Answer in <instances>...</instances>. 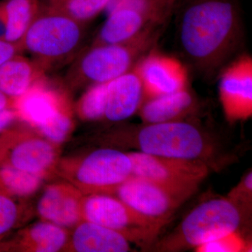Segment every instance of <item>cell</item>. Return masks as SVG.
I'll use <instances>...</instances> for the list:
<instances>
[{"label": "cell", "mask_w": 252, "mask_h": 252, "mask_svg": "<svg viewBox=\"0 0 252 252\" xmlns=\"http://www.w3.org/2000/svg\"><path fill=\"white\" fill-rule=\"evenodd\" d=\"M177 24L181 54L207 79L220 74L243 44V19L236 0H183Z\"/></svg>", "instance_id": "6da1fadb"}, {"label": "cell", "mask_w": 252, "mask_h": 252, "mask_svg": "<svg viewBox=\"0 0 252 252\" xmlns=\"http://www.w3.org/2000/svg\"><path fill=\"white\" fill-rule=\"evenodd\" d=\"M127 143L137 152L156 157L202 160L211 163L216 147L200 126L190 122L143 124L126 132Z\"/></svg>", "instance_id": "7a4b0ae2"}, {"label": "cell", "mask_w": 252, "mask_h": 252, "mask_svg": "<svg viewBox=\"0 0 252 252\" xmlns=\"http://www.w3.org/2000/svg\"><path fill=\"white\" fill-rule=\"evenodd\" d=\"M243 214L228 199L206 200L189 212L170 235L153 248L158 252H178L195 248L238 230Z\"/></svg>", "instance_id": "3957f363"}, {"label": "cell", "mask_w": 252, "mask_h": 252, "mask_svg": "<svg viewBox=\"0 0 252 252\" xmlns=\"http://www.w3.org/2000/svg\"><path fill=\"white\" fill-rule=\"evenodd\" d=\"M81 217L119 232L143 249L153 246L163 227L107 193H94L81 200Z\"/></svg>", "instance_id": "277c9868"}, {"label": "cell", "mask_w": 252, "mask_h": 252, "mask_svg": "<svg viewBox=\"0 0 252 252\" xmlns=\"http://www.w3.org/2000/svg\"><path fill=\"white\" fill-rule=\"evenodd\" d=\"M102 193H116L118 199L134 211L163 226L180 205L193 194L132 175Z\"/></svg>", "instance_id": "5b68a950"}, {"label": "cell", "mask_w": 252, "mask_h": 252, "mask_svg": "<svg viewBox=\"0 0 252 252\" xmlns=\"http://www.w3.org/2000/svg\"><path fill=\"white\" fill-rule=\"evenodd\" d=\"M132 176L143 177L171 188L195 193L210 167L199 160L156 157L140 152L127 153Z\"/></svg>", "instance_id": "8992f818"}, {"label": "cell", "mask_w": 252, "mask_h": 252, "mask_svg": "<svg viewBox=\"0 0 252 252\" xmlns=\"http://www.w3.org/2000/svg\"><path fill=\"white\" fill-rule=\"evenodd\" d=\"M80 36L75 20L66 14H50L38 18L29 26L25 34V44L34 54L57 58L72 51Z\"/></svg>", "instance_id": "52a82bcc"}, {"label": "cell", "mask_w": 252, "mask_h": 252, "mask_svg": "<svg viewBox=\"0 0 252 252\" xmlns=\"http://www.w3.org/2000/svg\"><path fill=\"white\" fill-rule=\"evenodd\" d=\"M219 94L228 122L248 120L252 116V59L243 55L220 72Z\"/></svg>", "instance_id": "ba28073f"}, {"label": "cell", "mask_w": 252, "mask_h": 252, "mask_svg": "<svg viewBox=\"0 0 252 252\" xmlns=\"http://www.w3.org/2000/svg\"><path fill=\"white\" fill-rule=\"evenodd\" d=\"M132 175V162L127 154L117 149H97L81 162L76 177L94 193H106Z\"/></svg>", "instance_id": "9c48e42d"}, {"label": "cell", "mask_w": 252, "mask_h": 252, "mask_svg": "<svg viewBox=\"0 0 252 252\" xmlns=\"http://www.w3.org/2000/svg\"><path fill=\"white\" fill-rule=\"evenodd\" d=\"M135 67L143 85V102L189 87L188 70L185 64L175 58L158 52L154 48Z\"/></svg>", "instance_id": "30bf717a"}, {"label": "cell", "mask_w": 252, "mask_h": 252, "mask_svg": "<svg viewBox=\"0 0 252 252\" xmlns=\"http://www.w3.org/2000/svg\"><path fill=\"white\" fill-rule=\"evenodd\" d=\"M144 100L142 80L135 67L107 83V106L104 118L122 122L138 112Z\"/></svg>", "instance_id": "8fae6325"}, {"label": "cell", "mask_w": 252, "mask_h": 252, "mask_svg": "<svg viewBox=\"0 0 252 252\" xmlns=\"http://www.w3.org/2000/svg\"><path fill=\"white\" fill-rule=\"evenodd\" d=\"M198 107V99L189 86L173 94L144 101L138 112L143 124H158L185 120Z\"/></svg>", "instance_id": "7c38bea8"}, {"label": "cell", "mask_w": 252, "mask_h": 252, "mask_svg": "<svg viewBox=\"0 0 252 252\" xmlns=\"http://www.w3.org/2000/svg\"><path fill=\"white\" fill-rule=\"evenodd\" d=\"M37 211L47 221L63 228L73 226L81 217L80 199L68 186H50L41 195Z\"/></svg>", "instance_id": "4fadbf2b"}, {"label": "cell", "mask_w": 252, "mask_h": 252, "mask_svg": "<svg viewBox=\"0 0 252 252\" xmlns=\"http://www.w3.org/2000/svg\"><path fill=\"white\" fill-rule=\"evenodd\" d=\"M73 249L79 252H126L130 241L119 232L85 220L72 237Z\"/></svg>", "instance_id": "5bb4252c"}, {"label": "cell", "mask_w": 252, "mask_h": 252, "mask_svg": "<svg viewBox=\"0 0 252 252\" xmlns=\"http://www.w3.org/2000/svg\"><path fill=\"white\" fill-rule=\"evenodd\" d=\"M153 22L143 11L129 8L115 10L108 14L99 33V45L119 44L135 38Z\"/></svg>", "instance_id": "9a60e30c"}, {"label": "cell", "mask_w": 252, "mask_h": 252, "mask_svg": "<svg viewBox=\"0 0 252 252\" xmlns=\"http://www.w3.org/2000/svg\"><path fill=\"white\" fill-rule=\"evenodd\" d=\"M55 151L51 144L41 139L32 138L14 142L4 164L23 171L40 175L54 161Z\"/></svg>", "instance_id": "2e32d148"}, {"label": "cell", "mask_w": 252, "mask_h": 252, "mask_svg": "<svg viewBox=\"0 0 252 252\" xmlns=\"http://www.w3.org/2000/svg\"><path fill=\"white\" fill-rule=\"evenodd\" d=\"M19 97L17 107L20 114L38 128L46 125L61 112L56 98L49 91L28 89Z\"/></svg>", "instance_id": "e0dca14e"}, {"label": "cell", "mask_w": 252, "mask_h": 252, "mask_svg": "<svg viewBox=\"0 0 252 252\" xmlns=\"http://www.w3.org/2000/svg\"><path fill=\"white\" fill-rule=\"evenodd\" d=\"M32 77L29 63L14 56L0 65V91L7 97H21L29 89Z\"/></svg>", "instance_id": "ac0fdd59"}, {"label": "cell", "mask_w": 252, "mask_h": 252, "mask_svg": "<svg viewBox=\"0 0 252 252\" xmlns=\"http://www.w3.org/2000/svg\"><path fill=\"white\" fill-rule=\"evenodd\" d=\"M6 16L5 41L14 44L25 36L36 9L35 0H3Z\"/></svg>", "instance_id": "d6986e66"}, {"label": "cell", "mask_w": 252, "mask_h": 252, "mask_svg": "<svg viewBox=\"0 0 252 252\" xmlns=\"http://www.w3.org/2000/svg\"><path fill=\"white\" fill-rule=\"evenodd\" d=\"M67 239L63 227L47 220L35 223L26 234L30 248L37 252H59L67 243Z\"/></svg>", "instance_id": "ffe728a7"}, {"label": "cell", "mask_w": 252, "mask_h": 252, "mask_svg": "<svg viewBox=\"0 0 252 252\" xmlns=\"http://www.w3.org/2000/svg\"><path fill=\"white\" fill-rule=\"evenodd\" d=\"M107 83L96 84L83 97L81 114L88 120H97L104 117L107 106Z\"/></svg>", "instance_id": "44dd1931"}, {"label": "cell", "mask_w": 252, "mask_h": 252, "mask_svg": "<svg viewBox=\"0 0 252 252\" xmlns=\"http://www.w3.org/2000/svg\"><path fill=\"white\" fill-rule=\"evenodd\" d=\"M110 0H62L58 4L73 19L86 21L107 8Z\"/></svg>", "instance_id": "7402d4cb"}, {"label": "cell", "mask_w": 252, "mask_h": 252, "mask_svg": "<svg viewBox=\"0 0 252 252\" xmlns=\"http://www.w3.org/2000/svg\"><path fill=\"white\" fill-rule=\"evenodd\" d=\"M198 252H240L250 250L247 243L238 230L228 233L195 248Z\"/></svg>", "instance_id": "603a6c76"}, {"label": "cell", "mask_w": 252, "mask_h": 252, "mask_svg": "<svg viewBox=\"0 0 252 252\" xmlns=\"http://www.w3.org/2000/svg\"><path fill=\"white\" fill-rule=\"evenodd\" d=\"M19 208L12 195L0 190V242L17 223Z\"/></svg>", "instance_id": "cb8c5ba5"}, {"label": "cell", "mask_w": 252, "mask_h": 252, "mask_svg": "<svg viewBox=\"0 0 252 252\" xmlns=\"http://www.w3.org/2000/svg\"><path fill=\"white\" fill-rule=\"evenodd\" d=\"M226 198L238 207L241 213L252 210V172H248L240 182L230 190Z\"/></svg>", "instance_id": "d4e9b609"}, {"label": "cell", "mask_w": 252, "mask_h": 252, "mask_svg": "<svg viewBox=\"0 0 252 252\" xmlns=\"http://www.w3.org/2000/svg\"><path fill=\"white\" fill-rule=\"evenodd\" d=\"M71 126L72 123L69 118L62 112H60L52 120L39 129L41 133L51 142L61 143L67 137Z\"/></svg>", "instance_id": "484cf974"}, {"label": "cell", "mask_w": 252, "mask_h": 252, "mask_svg": "<svg viewBox=\"0 0 252 252\" xmlns=\"http://www.w3.org/2000/svg\"><path fill=\"white\" fill-rule=\"evenodd\" d=\"M177 1L178 0H148L152 21L165 24L177 6Z\"/></svg>", "instance_id": "4316f807"}, {"label": "cell", "mask_w": 252, "mask_h": 252, "mask_svg": "<svg viewBox=\"0 0 252 252\" xmlns=\"http://www.w3.org/2000/svg\"><path fill=\"white\" fill-rule=\"evenodd\" d=\"M15 142L14 136L10 134H2L0 136V163L4 162L9 149Z\"/></svg>", "instance_id": "83f0119b"}, {"label": "cell", "mask_w": 252, "mask_h": 252, "mask_svg": "<svg viewBox=\"0 0 252 252\" xmlns=\"http://www.w3.org/2000/svg\"><path fill=\"white\" fill-rule=\"evenodd\" d=\"M15 52L14 44L5 40H0V65L14 57Z\"/></svg>", "instance_id": "f1b7e54d"}, {"label": "cell", "mask_w": 252, "mask_h": 252, "mask_svg": "<svg viewBox=\"0 0 252 252\" xmlns=\"http://www.w3.org/2000/svg\"><path fill=\"white\" fill-rule=\"evenodd\" d=\"M15 115V112L11 109L7 108L0 110V133L14 121Z\"/></svg>", "instance_id": "f546056e"}, {"label": "cell", "mask_w": 252, "mask_h": 252, "mask_svg": "<svg viewBox=\"0 0 252 252\" xmlns=\"http://www.w3.org/2000/svg\"><path fill=\"white\" fill-rule=\"evenodd\" d=\"M6 32V16L4 1L0 2V40H5Z\"/></svg>", "instance_id": "4dcf8cb0"}, {"label": "cell", "mask_w": 252, "mask_h": 252, "mask_svg": "<svg viewBox=\"0 0 252 252\" xmlns=\"http://www.w3.org/2000/svg\"><path fill=\"white\" fill-rule=\"evenodd\" d=\"M8 105H9V100H8L7 96L5 95L0 91V110L8 108Z\"/></svg>", "instance_id": "1f68e13d"}, {"label": "cell", "mask_w": 252, "mask_h": 252, "mask_svg": "<svg viewBox=\"0 0 252 252\" xmlns=\"http://www.w3.org/2000/svg\"><path fill=\"white\" fill-rule=\"evenodd\" d=\"M9 244L1 243L0 242V251H5V250H9Z\"/></svg>", "instance_id": "d6a6232c"}, {"label": "cell", "mask_w": 252, "mask_h": 252, "mask_svg": "<svg viewBox=\"0 0 252 252\" xmlns=\"http://www.w3.org/2000/svg\"><path fill=\"white\" fill-rule=\"evenodd\" d=\"M62 1V0H55V1H56V3L59 2V1Z\"/></svg>", "instance_id": "836d02e7"}]
</instances>
